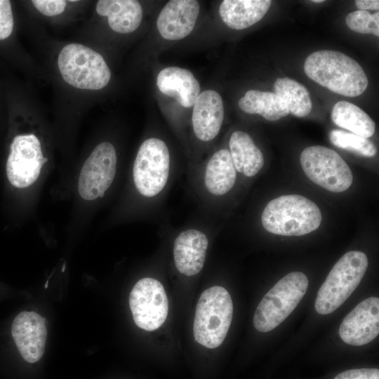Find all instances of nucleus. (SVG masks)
Returning a JSON list of instances; mask_svg holds the SVG:
<instances>
[{
  "label": "nucleus",
  "instance_id": "f257e3e1",
  "mask_svg": "<svg viewBox=\"0 0 379 379\" xmlns=\"http://www.w3.org/2000/svg\"><path fill=\"white\" fill-rule=\"evenodd\" d=\"M304 70L314 81L347 97L360 95L368 84L361 65L338 51L321 50L311 53L305 61Z\"/></svg>",
  "mask_w": 379,
  "mask_h": 379
},
{
  "label": "nucleus",
  "instance_id": "f03ea898",
  "mask_svg": "<svg viewBox=\"0 0 379 379\" xmlns=\"http://www.w3.org/2000/svg\"><path fill=\"white\" fill-rule=\"evenodd\" d=\"M261 221L264 228L270 233L302 236L319 227L321 213L316 204L303 196L282 195L267 204Z\"/></svg>",
  "mask_w": 379,
  "mask_h": 379
},
{
  "label": "nucleus",
  "instance_id": "7ed1b4c3",
  "mask_svg": "<svg viewBox=\"0 0 379 379\" xmlns=\"http://www.w3.org/2000/svg\"><path fill=\"white\" fill-rule=\"evenodd\" d=\"M233 315L228 291L215 286L201 295L196 308L193 333L196 341L211 349L219 347L226 338Z\"/></svg>",
  "mask_w": 379,
  "mask_h": 379
},
{
  "label": "nucleus",
  "instance_id": "20e7f679",
  "mask_svg": "<svg viewBox=\"0 0 379 379\" xmlns=\"http://www.w3.org/2000/svg\"><path fill=\"white\" fill-rule=\"evenodd\" d=\"M368 263L367 256L361 251L345 253L319 288L314 305L316 311L328 314L341 306L361 282Z\"/></svg>",
  "mask_w": 379,
  "mask_h": 379
},
{
  "label": "nucleus",
  "instance_id": "39448f33",
  "mask_svg": "<svg viewBox=\"0 0 379 379\" xmlns=\"http://www.w3.org/2000/svg\"><path fill=\"white\" fill-rule=\"evenodd\" d=\"M308 279L300 272H291L264 295L257 307L253 325L266 333L277 327L294 310L308 288Z\"/></svg>",
  "mask_w": 379,
  "mask_h": 379
},
{
  "label": "nucleus",
  "instance_id": "423d86ee",
  "mask_svg": "<svg viewBox=\"0 0 379 379\" xmlns=\"http://www.w3.org/2000/svg\"><path fill=\"white\" fill-rule=\"evenodd\" d=\"M58 66L64 81L79 89H102L111 78L110 69L103 57L81 44L65 46L59 53Z\"/></svg>",
  "mask_w": 379,
  "mask_h": 379
},
{
  "label": "nucleus",
  "instance_id": "0eeeda50",
  "mask_svg": "<svg viewBox=\"0 0 379 379\" xmlns=\"http://www.w3.org/2000/svg\"><path fill=\"white\" fill-rule=\"evenodd\" d=\"M170 164L169 151L162 140L150 138L145 140L138 149L133 167L137 191L147 198L158 195L166 185Z\"/></svg>",
  "mask_w": 379,
  "mask_h": 379
},
{
  "label": "nucleus",
  "instance_id": "6e6552de",
  "mask_svg": "<svg viewBox=\"0 0 379 379\" xmlns=\"http://www.w3.org/2000/svg\"><path fill=\"white\" fill-rule=\"evenodd\" d=\"M300 160L307 177L328 191L342 192L352 183L353 175L349 166L339 154L328 147H306Z\"/></svg>",
  "mask_w": 379,
  "mask_h": 379
},
{
  "label": "nucleus",
  "instance_id": "1a4fd4ad",
  "mask_svg": "<svg viewBox=\"0 0 379 379\" xmlns=\"http://www.w3.org/2000/svg\"><path fill=\"white\" fill-rule=\"evenodd\" d=\"M129 306L135 324L147 331L159 328L168 316L165 289L153 278L145 277L137 281L129 295Z\"/></svg>",
  "mask_w": 379,
  "mask_h": 379
},
{
  "label": "nucleus",
  "instance_id": "9d476101",
  "mask_svg": "<svg viewBox=\"0 0 379 379\" xmlns=\"http://www.w3.org/2000/svg\"><path fill=\"white\" fill-rule=\"evenodd\" d=\"M117 163V152L112 143L98 145L81 169L78 180L80 197L87 201L103 197L114 180Z\"/></svg>",
  "mask_w": 379,
  "mask_h": 379
},
{
  "label": "nucleus",
  "instance_id": "9b49d317",
  "mask_svg": "<svg viewBox=\"0 0 379 379\" xmlns=\"http://www.w3.org/2000/svg\"><path fill=\"white\" fill-rule=\"evenodd\" d=\"M46 161L41 142L34 134L15 136L10 147L6 162V174L10 183L18 188H26L38 179Z\"/></svg>",
  "mask_w": 379,
  "mask_h": 379
},
{
  "label": "nucleus",
  "instance_id": "f8f14e48",
  "mask_svg": "<svg viewBox=\"0 0 379 379\" xmlns=\"http://www.w3.org/2000/svg\"><path fill=\"white\" fill-rule=\"evenodd\" d=\"M379 333V298H368L359 302L343 320L339 335L347 344L361 346Z\"/></svg>",
  "mask_w": 379,
  "mask_h": 379
},
{
  "label": "nucleus",
  "instance_id": "ddd939ff",
  "mask_svg": "<svg viewBox=\"0 0 379 379\" xmlns=\"http://www.w3.org/2000/svg\"><path fill=\"white\" fill-rule=\"evenodd\" d=\"M11 334L22 358L35 363L42 357L46 345V319L34 312L24 311L14 319Z\"/></svg>",
  "mask_w": 379,
  "mask_h": 379
},
{
  "label": "nucleus",
  "instance_id": "4468645a",
  "mask_svg": "<svg viewBox=\"0 0 379 379\" xmlns=\"http://www.w3.org/2000/svg\"><path fill=\"white\" fill-rule=\"evenodd\" d=\"M199 10V2L195 0L169 1L157 20L159 34L171 41L186 37L194 27Z\"/></svg>",
  "mask_w": 379,
  "mask_h": 379
},
{
  "label": "nucleus",
  "instance_id": "2eb2a0df",
  "mask_svg": "<svg viewBox=\"0 0 379 379\" xmlns=\"http://www.w3.org/2000/svg\"><path fill=\"white\" fill-rule=\"evenodd\" d=\"M208 240L206 235L197 229L181 232L173 244V258L178 271L186 276H194L203 268Z\"/></svg>",
  "mask_w": 379,
  "mask_h": 379
},
{
  "label": "nucleus",
  "instance_id": "dca6fc26",
  "mask_svg": "<svg viewBox=\"0 0 379 379\" xmlns=\"http://www.w3.org/2000/svg\"><path fill=\"white\" fill-rule=\"evenodd\" d=\"M193 106L192 120L195 135L204 142L214 139L224 119L221 96L213 90L204 91L200 93Z\"/></svg>",
  "mask_w": 379,
  "mask_h": 379
},
{
  "label": "nucleus",
  "instance_id": "f3484780",
  "mask_svg": "<svg viewBox=\"0 0 379 379\" xmlns=\"http://www.w3.org/2000/svg\"><path fill=\"white\" fill-rule=\"evenodd\" d=\"M159 91L185 107L194 105L200 94V85L193 74L179 67H168L159 72L157 78Z\"/></svg>",
  "mask_w": 379,
  "mask_h": 379
},
{
  "label": "nucleus",
  "instance_id": "a211bd4d",
  "mask_svg": "<svg viewBox=\"0 0 379 379\" xmlns=\"http://www.w3.org/2000/svg\"><path fill=\"white\" fill-rule=\"evenodd\" d=\"M95 10L98 15L107 17L111 29L120 34L135 31L142 18L141 5L135 0H100Z\"/></svg>",
  "mask_w": 379,
  "mask_h": 379
},
{
  "label": "nucleus",
  "instance_id": "6ab92c4d",
  "mask_svg": "<svg viewBox=\"0 0 379 379\" xmlns=\"http://www.w3.org/2000/svg\"><path fill=\"white\" fill-rule=\"evenodd\" d=\"M270 0H225L219 8L222 21L233 29H244L260 21L271 6Z\"/></svg>",
  "mask_w": 379,
  "mask_h": 379
},
{
  "label": "nucleus",
  "instance_id": "aec40b11",
  "mask_svg": "<svg viewBox=\"0 0 379 379\" xmlns=\"http://www.w3.org/2000/svg\"><path fill=\"white\" fill-rule=\"evenodd\" d=\"M237 171L228 149L215 152L208 160L204 171V185L215 195L225 194L234 187Z\"/></svg>",
  "mask_w": 379,
  "mask_h": 379
},
{
  "label": "nucleus",
  "instance_id": "412c9836",
  "mask_svg": "<svg viewBox=\"0 0 379 379\" xmlns=\"http://www.w3.org/2000/svg\"><path fill=\"white\" fill-rule=\"evenodd\" d=\"M229 147L237 172L246 177H253L262 168V153L248 133L241 131H234L230 136Z\"/></svg>",
  "mask_w": 379,
  "mask_h": 379
},
{
  "label": "nucleus",
  "instance_id": "4be33fe9",
  "mask_svg": "<svg viewBox=\"0 0 379 379\" xmlns=\"http://www.w3.org/2000/svg\"><path fill=\"white\" fill-rule=\"evenodd\" d=\"M240 109L248 114H258L269 121H276L290 112L285 101L278 95L258 90L248 91L239 100Z\"/></svg>",
  "mask_w": 379,
  "mask_h": 379
},
{
  "label": "nucleus",
  "instance_id": "5701e85b",
  "mask_svg": "<svg viewBox=\"0 0 379 379\" xmlns=\"http://www.w3.org/2000/svg\"><path fill=\"white\" fill-rule=\"evenodd\" d=\"M331 119L338 126L347 129L359 136L368 138L375 133L373 119L358 106L342 100L333 107Z\"/></svg>",
  "mask_w": 379,
  "mask_h": 379
},
{
  "label": "nucleus",
  "instance_id": "b1692460",
  "mask_svg": "<svg viewBox=\"0 0 379 379\" xmlns=\"http://www.w3.org/2000/svg\"><path fill=\"white\" fill-rule=\"evenodd\" d=\"M275 93L287 105L289 112L298 117L309 114L312 102L307 89L301 84L288 77L278 78L274 84Z\"/></svg>",
  "mask_w": 379,
  "mask_h": 379
},
{
  "label": "nucleus",
  "instance_id": "393cba45",
  "mask_svg": "<svg viewBox=\"0 0 379 379\" xmlns=\"http://www.w3.org/2000/svg\"><path fill=\"white\" fill-rule=\"evenodd\" d=\"M329 139L337 147L353 152L363 157H372L377 152L375 146L368 138L343 130H332L329 133Z\"/></svg>",
  "mask_w": 379,
  "mask_h": 379
},
{
  "label": "nucleus",
  "instance_id": "a878e982",
  "mask_svg": "<svg viewBox=\"0 0 379 379\" xmlns=\"http://www.w3.org/2000/svg\"><path fill=\"white\" fill-rule=\"evenodd\" d=\"M345 22L347 27L354 32L379 36L378 12L371 14L366 11H355L346 16Z\"/></svg>",
  "mask_w": 379,
  "mask_h": 379
},
{
  "label": "nucleus",
  "instance_id": "bb28decb",
  "mask_svg": "<svg viewBox=\"0 0 379 379\" xmlns=\"http://www.w3.org/2000/svg\"><path fill=\"white\" fill-rule=\"evenodd\" d=\"M14 20L11 1L0 0V40L7 39L11 34Z\"/></svg>",
  "mask_w": 379,
  "mask_h": 379
},
{
  "label": "nucleus",
  "instance_id": "cd10ccee",
  "mask_svg": "<svg viewBox=\"0 0 379 379\" xmlns=\"http://www.w3.org/2000/svg\"><path fill=\"white\" fill-rule=\"evenodd\" d=\"M32 3L42 14L54 16L62 13L66 7V1L62 0H33Z\"/></svg>",
  "mask_w": 379,
  "mask_h": 379
},
{
  "label": "nucleus",
  "instance_id": "c85d7f7f",
  "mask_svg": "<svg viewBox=\"0 0 379 379\" xmlns=\"http://www.w3.org/2000/svg\"><path fill=\"white\" fill-rule=\"evenodd\" d=\"M333 379H379L378 368H359L345 371Z\"/></svg>",
  "mask_w": 379,
  "mask_h": 379
},
{
  "label": "nucleus",
  "instance_id": "c756f323",
  "mask_svg": "<svg viewBox=\"0 0 379 379\" xmlns=\"http://www.w3.org/2000/svg\"><path fill=\"white\" fill-rule=\"evenodd\" d=\"M356 6L361 11L366 9L378 10L379 9V1L378 0H357L355 1Z\"/></svg>",
  "mask_w": 379,
  "mask_h": 379
},
{
  "label": "nucleus",
  "instance_id": "7c9ffc66",
  "mask_svg": "<svg viewBox=\"0 0 379 379\" xmlns=\"http://www.w3.org/2000/svg\"><path fill=\"white\" fill-rule=\"evenodd\" d=\"M312 1L314 2V3L319 4V3H321V2L324 1V0H312Z\"/></svg>",
  "mask_w": 379,
  "mask_h": 379
}]
</instances>
